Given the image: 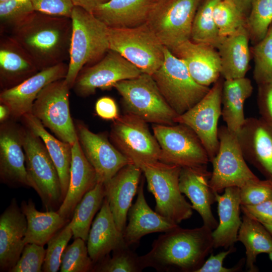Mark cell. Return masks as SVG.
Returning a JSON list of instances; mask_svg holds the SVG:
<instances>
[{
    "mask_svg": "<svg viewBox=\"0 0 272 272\" xmlns=\"http://www.w3.org/2000/svg\"><path fill=\"white\" fill-rule=\"evenodd\" d=\"M213 230L203 225L193 229L179 226L155 239L151 250L141 256L145 268L159 272H196L214 246Z\"/></svg>",
    "mask_w": 272,
    "mask_h": 272,
    "instance_id": "cell-1",
    "label": "cell"
},
{
    "mask_svg": "<svg viewBox=\"0 0 272 272\" xmlns=\"http://www.w3.org/2000/svg\"><path fill=\"white\" fill-rule=\"evenodd\" d=\"M72 35L71 18L35 11L12 30L11 36L27 51L40 71L69 59Z\"/></svg>",
    "mask_w": 272,
    "mask_h": 272,
    "instance_id": "cell-2",
    "label": "cell"
},
{
    "mask_svg": "<svg viewBox=\"0 0 272 272\" xmlns=\"http://www.w3.org/2000/svg\"><path fill=\"white\" fill-rule=\"evenodd\" d=\"M71 18L72 35L65 82L71 89L85 67L100 60L109 50L108 29L92 13L74 7Z\"/></svg>",
    "mask_w": 272,
    "mask_h": 272,
    "instance_id": "cell-3",
    "label": "cell"
},
{
    "mask_svg": "<svg viewBox=\"0 0 272 272\" xmlns=\"http://www.w3.org/2000/svg\"><path fill=\"white\" fill-rule=\"evenodd\" d=\"M135 165L142 170L148 189L155 197L157 213L178 224L191 217V205L179 188L181 167L160 161L142 162Z\"/></svg>",
    "mask_w": 272,
    "mask_h": 272,
    "instance_id": "cell-4",
    "label": "cell"
},
{
    "mask_svg": "<svg viewBox=\"0 0 272 272\" xmlns=\"http://www.w3.org/2000/svg\"><path fill=\"white\" fill-rule=\"evenodd\" d=\"M122 97L126 113L147 122L171 125L177 114L166 102L152 75L139 76L117 82L113 86Z\"/></svg>",
    "mask_w": 272,
    "mask_h": 272,
    "instance_id": "cell-5",
    "label": "cell"
},
{
    "mask_svg": "<svg viewBox=\"0 0 272 272\" xmlns=\"http://www.w3.org/2000/svg\"><path fill=\"white\" fill-rule=\"evenodd\" d=\"M23 149L29 186L47 211H57L63 200L58 171L42 139L27 127Z\"/></svg>",
    "mask_w": 272,
    "mask_h": 272,
    "instance_id": "cell-6",
    "label": "cell"
},
{
    "mask_svg": "<svg viewBox=\"0 0 272 272\" xmlns=\"http://www.w3.org/2000/svg\"><path fill=\"white\" fill-rule=\"evenodd\" d=\"M163 64L152 76L166 102L179 115L199 102L210 88L196 82L184 62L165 46Z\"/></svg>",
    "mask_w": 272,
    "mask_h": 272,
    "instance_id": "cell-7",
    "label": "cell"
},
{
    "mask_svg": "<svg viewBox=\"0 0 272 272\" xmlns=\"http://www.w3.org/2000/svg\"><path fill=\"white\" fill-rule=\"evenodd\" d=\"M109 50L117 52L143 73L152 75L163 64L164 47L146 23L132 28H108Z\"/></svg>",
    "mask_w": 272,
    "mask_h": 272,
    "instance_id": "cell-8",
    "label": "cell"
},
{
    "mask_svg": "<svg viewBox=\"0 0 272 272\" xmlns=\"http://www.w3.org/2000/svg\"><path fill=\"white\" fill-rule=\"evenodd\" d=\"M201 0H157L146 24L170 50L190 40L196 12Z\"/></svg>",
    "mask_w": 272,
    "mask_h": 272,
    "instance_id": "cell-9",
    "label": "cell"
},
{
    "mask_svg": "<svg viewBox=\"0 0 272 272\" xmlns=\"http://www.w3.org/2000/svg\"><path fill=\"white\" fill-rule=\"evenodd\" d=\"M153 134L161 148L160 161L181 168H207L208 154L194 132L187 125L154 124Z\"/></svg>",
    "mask_w": 272,
    "mask_h": 272,
    "instance_id": "cell-10",
    "label": "cell"
},
{
    "mask_svg": "<svg viewBox=\"0 0 272 272\" xmlns=\"http://www.w3.org/2000/svg\"><path fill=\"white\" fill-rule=\"evenodd\" d=\"M218 151L211 162L213 171L210 186L215 192L220 193L229 187L241 188L247 183L258 179L246 163L237 134L226 126L218 129Z\"/></svg>",
    "mask_w": 272,
    "mask_h": 272,
    "instance_id": "cell-11",
    "label": "cell"
},
{
    "mask_svg": "<svg viewBox=\"0 0 272 272\" xmlns=\"http://www.w3.org/2000/svg\"><path fill=\"white\" fill-rule=\"evenodd\" d=\"M70 89L64 79L50 83L38 94L31 113L58 139L73 145L78 137L70 110Z\"/></svg>",
    "mask_w": 272,
    "mask_h": 272,
    "instance_id": "cell-12",
    "label": "cell"
},
{
    "mask_svg": "<svg viewBox=\"0 0 272 272\" xmlns=\"http://www.w3.org/2000/svg\"><path fill=\"white\" fill-rule=\"evenodd\" d=\"M147 122L133 115L126 113L113 120L110 139L133 163L160 161L161 151Z\"/></svg>",
    "mask_w": 272,
    "mask_h": 272,
    "instance_id": "cell-13",
    "label": "cell"
},
{
    "mask_svg": "<svg viewBox=\"0 0 272 272\" xmlns=\"http://www.w3.org/2000/svg\"><path fill=\"white\" fill-rule=\"evenodd\" d=\"M223 81L219 79L195 105L175 119L176 123L190 128L205 148L210 161L218 151V121L222 115Z\"/></svg>",
    "mask_w": 272,
    "mask_h": 272,
    "instance_id": "cell-14",
    "label": "cell"
},
{
    "mask_svg": "<svg viewBox=\"0 0 272 272\" xmlns=\"http://www.w3.org/2000/svg\"><path fill=\"white\" fill-rule=\"evenodd\" d=\"M142 73L119 53L109 50L98 62L80 71L72 89L78 96L87 97L97 89L111 88L118 82L135 78Z\"/></svg>",
    "mask_w": 272,
    "mask_h": 272,
    "instance_id": "cell-15",
    "label": "cell"
},
{
    "mask_svg": "<svg viewBox=\"0 0 272 272\" xmlns=\"http://www.w3.org/2000/svg\"><path fill=\"white\" fill-rule=\"evenodd\" d=\"M75 124L78 141L95 171L97 182L105 184L121 168L132 163L106 135L92 132L83 122L78 121Z\"/></svg>",
    "mask_w": 272,
    "mask_h": 272,
    "instance_id": "cell-16",
    "label": "cell"
},
{
    "mask_svg": "<svg viewBox=\"0 0 272 272\" xmlns=\"http://www.w3.org/2000/svg\"><path fill=\"white\" fill-rule=\"evenodd\" d=\"M25 130L13 119L0 124V179L10 187H30L23 149Z\"/></svg>",
    "mask_w": 272,
    "mask_h": 272,
    "instance_id": "cell-17",
    "label": "cell"
},
{
    "mask_svg": "<svg viewBox=\"0 0 272 272\" xmlns=\"http://www.w3.org/2000/svg\"><path fill=\"white\" fill-rule=\"evenodd\" d=\"M237 137L245 160L272 181V124L247 118Z\"/></svg>",
    "mask_w": 272,
    "mask_h": 272,
    "instance_id": "cell-18",
    "label": "cell"
},
{
    "mask_svg": "<svg viewBox=\"0 0 272 272\" xmlns=\"http://www.w3.org/2000/svg\"><path fill=\"white\" fill-rule=\"evenodd\" d=\"M68 64L62 62L39 71L21 84L2 90L0 103L7 105L11 112V119H21L31 113L33 103L41 90L51 82L64 79Z\"/></svg>",
    "mask_w": 272,
    "mask_h": 272,
    "instance_id": "cell-19",
    "label": "cell"
},
{
    "mask_svg": "<svg viewBox=\"0 0 272 272\" xmlns=\"http://www.w3.org/2000/svg\"><path fill=\"white\" fill-rule=\"evenodd\" d=\"M27 229L25 215L14 198L0 216L1 271H10L17 263L25 245Z\"/></svg>",
    "mask_w": 272,
    "mask_h": 272,
    "instance_id": "cell-20",
    "label": "cell"
},
{
    "mask_svg": "<svg viewBox=\"0 0 272 272\" xmlns=\"http://www.w3.org/2000/svg\"><path fill=\"white\" fill-rule=\"evenodd\" d=\"M142 171L135 164L121 168L104 184L105 198L118 230L123 233L126 226L128 211L137 193Z\"/></svg>",
    "mask_w": 272,
    "mask_h": 272,
    "instance_id": "cell-21",
    "label": "cell"
},
{
    "mask_svg": "<svg viewBox=\"0 0 272 272\" xmlns=\"http://www.w3.org/2000/svg\"><path fill=\"white\" fill-rule=\"evenodd\" d=\"M182 60L194 80L209 87L221 76L220 57L216 48L212 45L187 40L170 50Z\"/></svg>",
    "mask_w": 272,
    "mask_h": 272,
    "instance_id": "cell-22",
    "label": "cell"
},
{
    "mask_svg": "<svg viewBox=\"0 0 272 272\" xmlns=\"http://www.w3.org/2000/svg\"><path fill=\"white\" fill-rule=\"evenodd\" d=\"M144 182L141 179L134 203L130 208L128 223L123 232L126 244L129 246L139 243L146 235L155 232H166L179 227L178 224L152 210L146 200Z\"/></svg>",
    "mask_w": 272,
    "mask_h": 272,
    "instance_id": "cell-23",
    "label": "cell"
},
{
    "mask_svg": "<svg viewBox=\"0 0 272 272\" xmlns=\"http://www.w3.org/2000/svg\"><path fill=\"white\" fill-rule=\"evenodd\" d=\"M211 173L207 168H181L179 185L181 193L190 200L192 209L200 216L203 225L213 230L218 223L211 209L216 201L215 192L209 184Z\"/></svg>",
    "mask_w": 272,
    "mask_h": 272,
    "instance_id": "cell-24",
    "label": "cell"
},
{
    "mask_svg": "<svg viewBox=\"0 0 272 272\" xmlns=\"http://www.w3.org/2000/svg\"><path fill=\"white\" fill-rule=\"evenodd\" d=\"M97 183L95 171L85 157L78 139L72 145L67 191L57 213L64 219L71 220L77 205Z\"/></svg>",
    "mask_w": 272,
    "mask_h": 272,
    "instance_id": "cell-25",
    "label": "cell"
},
{
    "mask_svg": "<svg viewBox=\"0 0 272 272\" xmlns=\"http://www.w3.org/2000/svg\"><path fill=\"white\" fill-rule=\"evenodd\" d=\"M87 241L88 253L94 264L110 252L127 245L123 233L116 226L105 197L92 223Z\"/></svg>",
    "mask_w": 272,
    "mask_h": 272,
    "instance_id": "cell-26",
    "label": "cell"
},
{
    "mask_svg": "<svg viewBox=\"0 0 272 272\" xmlns=\"http://www.w3.org/2000/svg\"><path fill=\"white\" fill-rule=\"evenodd\" d=\"M39 71L27 51L11 36L0 41L1 91L21 84Z\"/></svg>",
    "mask_w": 272,
    "mask_h": 272,
    "instance_id": "cell-27",
    "label": "cell"
},
{
    "mask_svg": "<svg viewBox=\"0 0 272 272\" xmlns=\"http://www.w3.org/2000/svg\"><path fill=\"white\" fill-rule=\"evenodd\" d=\"M224 191L222 194L215 192L219 222L212 231L214 248L234 246L242 223L240 188L229 187Z\"/></svg>",
    "mask_w": 272,
    "mask_h": 272,
    "instance_id": "cell-28",
    "label": "cell"
},
{
    "mask_svg": "<svg viewBox=\"0 0 272 272\" xmlns=\"http://www.w3.org/2000/svg\"><path fill=\"white\" fill-rule=\"evenodd\" d=\"M157 0H110L93 14L108 28L139 26L147 22Z\"/></svg>",
    "mask_w": 272,
    "mask_h": 272,
    "instance_id": "cell-29",
    "label": "cell"
},
{
    "mask_svg": "<svg viewBox=\"0 0 272 272\" xmlns=\"http://www.w3.org/2000/svg\"><path fill=\"white\" fill-rule=\"evenodd\" d=\"M249 39V34L245 26L221 38L216 49L220 57L221 76L225 80L245 77L251 54Z\"/></svg>",
    "mask_w": 272,
    "mask_h": 272,
    "instance_id": "cell-30",
    "label": "cell"
},
{
    "mask_svg": "<svg viewBox=\"0 0 272 272\" xmlns=\"http://www.w3.org/2000/svg\"><path fill=\"white\" fill-rule=\"evenodd\" d=\"M21 120L26 127L39 136L43 141L58 171L64 199L69 185L72 145L51 135L46 130L40 120L31 113L24 115Z\"/></svg>",
    "mask_w": 272,
    "mask_h": 272,
    "instance_id": "cell-31",
    "label": "cell"
},
{
    "mask_svg": "<svg viewBox=\"0 0 272 272\" xmlns=\"http://www.w3.org/2000/svg\"><path fill=\"white\" fill-rule=\"evenodd\" d=\"M251 81L247 78L225 80L222 93V116L226 126L237 134L246 118L244 104L252 93Z\"/></svg>",
    "mask_w": 272,
    "mask_h": 272,
    "instance_id": "cell-32",
    "label": "cell"
},
{
    "mask_svg": "<svg viewBox=\"0 0 272 272\" xmlns=\"http://www.w3.org/2000/svg\"><path fill=\"white\" fill-rule=\"evenodd\" d=\"M21 209L25 215L27 229L24 243H35L41 246L48 241L70 220L62 218L57 211H38L31 199L23 200Z\"/></svg>",
    "mask_w": 272,
    "mask_h": 272,
    "instance_id": "cell-33",
    "label": "cell"
},
{
    "mask_svg": "<svg viewBox=\"0 0 272 272\" xmlns=\"http://www.w3.org/2000/svg\"><path fill=\"white\" fill-rule=\"evenodd\" d=\"M245 248V264L249 272L257 271L255 263L258 255L272 251V235L260 222L243 213L237 236Z\"/></svg>",
    "mask_w": 272,
    "mask_h": 272,
    "instance_id": "cell-34",
    "label": "cell"
},
{
    "mask_svg": "<svg viewBox=\"0 0 272 272\" xmlns=\"http://www.w3.org/2000/svg\"><path fill=\"white\" fill-rule=\"evenodd\" d=\"M105 197L104 185L97 182L77 205L69 222L75 239L87 241L93 219L101 208Z\"/></svg>",
    "mask_w": 272,
    "mask_h": 272,
    "instance_id": "cell-35",
    "label": "cell"
},
{
    "mask_svg": "<svg viewBox=\"0 0 272 272\" xmlns=\"http://www.w3.org/2000/svg\"><path fill=\"white\" fill-rule=\"evenodd\" d=\"M219 0H203L194 17L190 40L210 44L217 48L222 38L216 25L213 10Z\"/></svg>",
    "mask_w": 272,
    "mask_h": 272,
    "instance_id": "cell-36",
    "label": "cell"
},
{
    "mask_svg": "<svg viewBox=\"0 0 272 272\" xmlns=\"http://www.w3.org/2000/svg\"><path fill=\"white\" fill-rule=\"evenodd\" d=\"M145 268L141 256L125 245L114 250L112 257L108 255L95 263L92 271L141 272Z\"/></svg>",
    "mask_w": 272,
    "mask_h": 272,
    "instance_id": "cell-37",
    "label": "cell"
},
{
    "mask_svg": "<svg viewBox=\"0 0 272 272\" xmlns=\"http://www.w3.org/2000/svg\"><path fill=\"white\" fill-rule=\"evenodd\" d=\"M213 16L221 38L246 26L247 17L230 0H219L214 7Z\"/></svg>",
    "mask_w": 272,
    "mask_h": 272,
    "instance_id": "cell-38",
    "label": "cell"
},
{
    "mask_svg": "<svg viewBox=\"0 0 272 272\" xmlns=\"http://www.w3.org/2000/svg\"><path fill=\"white\" fill-rule=\"evenodd\" d=\"M253 78L258 85L272 82V23L265 37L251 49Z\"/></svg>",
    "mask_w": 272,
    "mask_h": 272,
    "instance_id": "cell-39",
    "label": "cell"
},
{
    "mask_svg": "<svg viewBox=\"0 0 272 272\" xmlns=\"http://www.w3.org/2000/svg\"><path fill=\"white\" fill-rule=\"evenodd\" d=\"M272 23V0H252L246 27L255 44L265 36Z\"/></svg>",
    "mask_w": 272,
    "mask_h": 272,
    "instance_id": "cell-40",
    "label": "cell"
},
{
    "mask_svg": "<svg viewBox=\"0 0 272 272\" xmlns=\"http://www.w3.org/2000/svg\"><path fill=\"white\" fill-rule=\"evenodd\" d=\"M85 241L80 238L65 248L61 259V272L92 271L94 264L90 258Z\"/></svg>",
    "mask_w": 272,
    "mask_h": 272,
    "instance_id": "cell-41",
    "label": "cell"
},
{
    "mask_svg": "<svg viewBox=\"0 0 272 272\" xmlns=\"http://www.w3.org/2000/svg\"><path fill=\"white\" fill-rule=\"evenodd\" d=\"M73 236L68 222L48 241L43 271L56 272L60 269L62 253Z\"/></svg>",
    "mask_w": 272,
    "mask_h": 272,
    "instance_id": "cell-42",
    "label": "cell"
},
{
    "mask_svg": "<svg viewBox=\"0 0 272 272\" xmlns=\"http://www.w3.org/2000/svg\"><path fill=\"white\" fill-rule=\"evenodd\" d=\"M35 12L31 0H7L0 2L1 29L11 30Z\"/></svg>",
    "mask_w": 272,
    "mask_h": 272,
    "instance_id": "cell-43",
    "label": "cell"
},
{
    "mask_svg": "<svg viewBox=\"0 0 272 272\" xmlns=\"http://www.w3.org/2000/svg\"><path fill=\"white\" fill-rule=\"evenodd\" d=\"M46 254L44 246L35 243L26 244L16 265L10 272H40Z\"/></svg>",
    "mask_w": 272,
    "mask_h": 272,
    "instance_id": "cell-44",
    "label": "cell"
},
{
    "mask_svg": "<svg viewBox=\"0 0 272 272\" xmlns=\"http://www.w3.org/2000/svg\"><path fill=\"white\" fill-rule=\"evenodd\" d=\"M241 205H255L272 198V181L259 179L240 188Z\"/></svg>",
    "mask_w": 272,
    "mask_h": 272,
    "instance_id": "cell-45",
    "label": "cell"
},
{
    "mask_svg": "<svg viewBox=\"0 0 272 272\" xmlns=\"http://www.w3.org/2000/svg\"><path fill=\"white\" fill-rule=\"evenodd\" d=\"M35 11L46 15L71 18L74 5L71 0H31Z\"/></svg>",
    "mask_w": 272,
    "mask_h": 272,
    "instance_id": "cell-46",
    "label": "cell"
},
{
    "mask_svg": "<svg viewBox=\"0 0 272 272\" xmlns=\"http://www.w3.org/2000/svg\"><path fill=\"white\" fill-rule=\"evenodd\" d=\"M234 246L227 250L221 251L216 255L211 254L196 272H235L241 269L245 259H242L237 265L230 268L224 267L223 262L226 257L236 251Z\"/></svg>",
    "mask_w": 272,
    "mask_h": 272,
    "instance_id": "cell-47",
    "label": "cell"
},
{
    "mask_svg": "<svg viewBox=\"0 0 272 272\" xmlns=\"http://www.w3.org/2000/svg\"><path fill=\"white\" fill-rule=\"evenodd\" d=\"M257 105L261 117L272 124V82L258 85Z\"/></svg>",
    "mask_w": 272,
    "mask_h": 272,
    "instance_id": "cell-48",
    "label": "cell"
},
{
    "mask_svg": "<svg viewBox=\"0 0 272 272\" xmlns=\"http://www.w3.org/2000/svg\"><path fill=\"white\" fill-rule=\"evenodd\" d=\"M241 208L243 213L261 224L272 225V198L255 205H241Z\"/></svg>",
    "mask_w": 272,
    "mask_h": 272,
    "instance_id": "cell-49",
    "label": "cell"
},
{
    "mask_svg": "<svg viewBox=\"0 0 272 272\" xmlns=\"http://www.w3.org/2000/svg\"><path fill=\"white\" fill-rule=\"evenodd\" d=\"M95 111L100 117L105 120H114L119 116L115 101L109 97H103L97 101Z\"/></svg>",
    "mask_w": 272,
    "mask_h": 272,
    "instance_id": "cell-50",
    "label": "cell"
},
{
    "mask_svg": "<svg viewBox=\"0 0 272 272\" xmlns=\"http://www.w3.org/2000/svg\"><path fill=\"white\" fill-rule=\"evenodd\" d=\"M74 6L83 9L86 11L93 13L94 11L101 5L107 3L110 0H71Z\"/></svg>",
    "mask_w": 272,
    "mask_h": 272,
    "instance_id": "cell-51",
    "label": "cell"
},
{
    "mask_svg": "<svg viewBox=\"0 0 272 272\" xmlns=\"http://www.w3.org/2000/svg\"><path fill=\"white\" fill-rule=\"evenodd\" d=\"M247 17L251 8L252 0H230Z\"/></svg>",
    "mask_w": 272,
    "mask_h": 272,
    "instance_id": "cell-52",
    "label": "cell"
},
{
    "mask_svg": "<svg viewBox=\"0 0 272 272\" xmlns=\"http://www.w3.org/2000/svg\"><path fill=\"white\" fill-rule=\"evenodd\" d=\"M11 119V112L9 107L0 103V123H4Z\"/></svg>",
    "mask_w": 272,
    "mask_h": 272,
    "instance_id": "cell-53",
    "label": "cell"
},
{
    "mask_svg": "<svg viewBox=\"0 0 272 272\" xmlns=\"http://www.w3.org/2000/svg\"><path fill=\"white\" fill-rule=\"evenodd\" d=\"M272 235V225L263 224Z\"/></svg>",
    "mask_w": 272,
    "mask_h": 272,
    "instance_id": "cell-54",
    "label": "cell"
},
{
    "mask_svg": "<svg viewBox=\"0 0 272 272\" xmlns=\"http://www.w3.org/2000/svg\"><path fill=\"white\" fill-rule=\"evenodd\" d=\"M269 259L272 261V251L268 253Z\"/></svg>",
    "mask_w": 272,
    "mask_h": 272,
    "instance_id": "cell-55",
    "label": "cell"
},
{
    "mask_svg": "<svg viewBox=\"0 0 272 272\" xmlns=\"http://www.w3.org/2000/svg\"><path fill=\"white\" fill-rule=\"evenodd\" d=\"M7 1V0H0V2H4V1Z\"/></svg>",
    "mask_w": 272,
    "mask_h": 272,
    "instance_id": "cell-56",
    "label": "cell"
}]
</instances>
